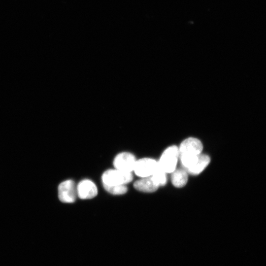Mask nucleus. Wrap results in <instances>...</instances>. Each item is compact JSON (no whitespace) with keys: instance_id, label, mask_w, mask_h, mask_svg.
Listing matches in <instances>:
<instances>
[{"instance_id":"7","label":"nucleus","mask_w":266,"mask_h":266,"mask_svg":"<svg viewBox=\"0 0 266 266\" xmlns=\"http://www.w3.org/2000/svg\"><path fill=\"white\" fill-rule=\"evenodd\" d=\"M77 194L81 199H90L98 194L97 188L94 182L89 179L81 181L76 187Z\"/></svg>"},{"instance_id":"11","label":"nucleus","mask_w":266,"mask_h":266,"mask_svg":"<svg viewBox=\"0 0 266 266\" xmlns=\"http://www.w3.org/2000/svg\"><path fill=\"white\" fill-rule=\"evenodd\" d=\"M103 187L108 193L113 195H122L127 192V187L125 185H107L103 184Z\"/></svg>"},{"instance_id":"9","label":"nucleus","mask_w":266,"mask_h":266,"mask_svg":"<svg viewBox=\"0 0 266 266\" xmlns=\"http://www.w3.org/2000/svg\"><path fill=\"white\" fill-rule=\"evenodd\" d=\"M210 161L209 157L205 154H200L195 164L190 168L185 170L188 173L198 175L201 172L208 166Z\"/></svg>"},{"instance_id":"10","label":"nucleus","mask_w":266,"mask_h":266,"mask_svg":"<svg viewBox=\"0 0 266 266\" xmlns=\"http://www.w3.org/2000/svg\"><path fill=\"white\" fill-rule=\"evenodd\" d=\"M188 181V173L184 169H175L171 172V182L177 188L186 185Z\"/></svg>"},{"instance_id":"1","label":"nucleus","mask_w":266,"mask_h":266,"mask_svg":"<svg viewBox=\"0 0 266 266\" xmlns=\"http://www.w3.org/2000/svg\"><path fill=\"white\" fill-rule=\"evenodd\" d=\"M178 158V148L175 145L171 146L163 153L158 162V166L166 173H171L176 169Z\"/></svg>"},{"instance_id":"3","label":"nucleus","mask_w":266,"mask_h":266,"mask_svg":"<svg viewBox=\"0 0 266 266\" xmlns=\"http://www.w3.org/2000/svg\"><path fill=\"white\" fill-rule=\"evenodd\" d=\"M202 149V144L199 139L189 137L183 141L178 148L179 157L198 156L201 154Z\"/></svg>"},{"instance_id":"5","label":"nucleus","mask_w":266,"mask_h":266,"mask_svg":"<svg viewBox=\"0 0 266 266\" xmlns=\"http://www.w3.org/2000/svg\"><path fill=\"white\" fill-rule=\"evenodd\" d=\"M77 189L73 181L67 180L62 182L58 187V197L65 203L73 202L76 199Z\"/></svg>"},{"instance_id":"8","label":"nucleus","mask_w":266,"mask_h":266,"mask_svg":"<svg viewBox=\"0 0 266 266\" xmlns=\"http://www.w3.org/2000/svg\"><path fill=\"white\" fill-rule=\"evenodd\" d=\"M134 187L136 190L147 193L156 191L159 188L158 185L155 182L152 177H143L136 181L134 183Z\"/></svg>"},{"instance_id":"4","label":"nucleus","mask_w":266,"mask_h":266,"mask_svg":"<svg viewBox=\"0 0 266 266\" xmlns=\"http://www.w3.org/2000/svg\"><path fill=\"white\" fill-rule=\"evenodd\" d=\"M158 167V162L150 158L136 161L133 170L135 174L142 178L152 176Z\"/></svg>"},{"instance_id":"2","label":"nucleus","mask_w":266,"mask_h":266,"mask_svg":"<svg viewBox=\"0 0 266 266\" xmlns=\"http://www.w3.org/2000/svg\"><path fill=\"white\" fill-rule=\"evenodd\" d=\"M133 179V176L131 172L117 169L107 170L102 176L103 184L107 185H125L132 181Z\"/></svg>"},{"instance_id":"6","label":"nucleus","mask_w":266,"mask_h":266,"mask_svg":"<svg viewBox=\"0 0 266 266\" xmlns=\"http://www.w3.org/2000/svg\"><path fill=\"white\" fill-rule=\"evenodd\" d=\"M136 159L130 153L123 152L118 154L114 159L113 164L117 169L131 172L133 170Z\"/></svg>"},{"instance_id":"12","label":"nucleus","mask_w":266,"mask_h":266,"mask_svg":"<svg viewBox=\"0 0 266 266\" xmlns=\"http://www.w3.org/2000/svg\"><path fill=\"white\" fill-rule=\"evenodd\" d=\"M151 176L159 186H164L166 184V173L161 170L158 165L157 169Z\"/></svg>"}]
</instances>
